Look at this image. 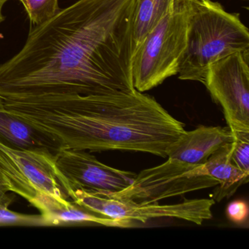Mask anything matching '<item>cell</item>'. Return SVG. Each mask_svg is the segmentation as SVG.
I'll return each instance as SVG.
<instances>
[{"label":"cell","instance_id":"obj_1","mask_svg":"<svg viewBox=\"0 0 249 249\" xmlns=\"http://www.w3.org/2000/svg\"><path fill=\"white\" fill-rule=\"evenodd\" d=\"M136 0H78L36 26L0 65V98L131 92Z\"/></svg>","mask_w":249,"mask_h":249},{"label":"cell","instance_id":"obj_2","mask_svg":"<svg viewBox=\"0 0 249 249\" xmlns=\"http://www.w3.org/2000/svg\"><path fill=\"white\" fill-rule=\"evenodd\" d=\"M5 110L57 136L67 148L148 153L167 158L185 132L155 99L136 89L4 101Z\"/></svg>","mask_w":249,"mask_h":249},{"label":"cell","instance_id":"obj_3","mask_svg":"<svg viewBox=\"0 0 249 249\" xmlns=\"http://www.w3.org/2000/svg\"><path fill=\"white\" fill-rule=\"evenodd\" d=\"M246 50H249V32L240 14L227 12L212 0H190L179 79L203 84L211 64Z\"/></svg>","mask_w":249,"mask_h":249},{"label":"cell","instance_id":"obj_4","mask_svg":"<svg viewBox=\"0 0 249 249\" xmlns=\"http://www.w3.org/2000/svg\"><path fill=\"white\" fill-rule=\"evenodd\" d=\"M190 0H174L132 58L134 88L145 92L176 75L186 46Z\"/></svg>","mask_w":249,"mask_h":249},{"label":"cell","instance_id":"obj_5","mask_svg":"<svg viewBox=\"0 0 249 249\" xmlns=\"http://www.w3.org/2000/svg\"><path fill=\"white\" fill-rule=\"evenodd\" d=\"M56 158L44 151L14 149L0 143V171L11 192L33 205L43 195L71 199L69 184L57 168Z\"/></svg>","mask_w":249,"mask_h":249},{"label":"cell","instance_id":"obj_6","mask_svg":"<svg viewBox=\"0 0 249 249\" xmlns=\"http://www.w3.org/2000/svg\"><path fill=\"white\" fill-rule=\"evenodd\" d=\"M218 184L216 180L205 173L203 164L167 158L160 165L142 170L126 189L109 196L145 205Z\"/></svg>","mask_w":249,"mask_h":249},{"label":"cell","instance_id":"obj_7","mask_svg":"<svg viewBox=\"0 0 249 249\" xmlns=\"http://www.w3.org/2000/svg\"><path fill=\"white\" fill-rule=\"evenodd\" d=\"M70 198L75 203L100 215L118 219L141 221L158 218H174L201 225L212 218L213 199H185L172 205L134 203L109 195L90 193L80 189H71Z\"/></svg>","mask_w":249,"mask_h":249},{"label":"cell","instance_id":"obj_8","mask_svg":"<svg viewBox=\"0 0 249 249\" xmlns=\"http://www.w3.org/2000/svg\"><path fill=\"white\" fill-rule=\"evenodd\" d=\"M203 84L222 107L231 132H249V50L211 64Z\"/></svg>","mask_w":249,"mask_h":249},{"label":"cell","instance_id":"obj_9","mask_svg":"<svg viewBox=\"0 0 249 249\" xmlns=\"http://www.w3.org/2000/svg\"><path fill=\"white\" fill-rule=\"evenodd\" d=\"M56 164L70 190L80 189L97 195L121 192L132 183L137 175L106 165L84 150L65 148L56 156Z\"/></svg>","mask_w":249,"mask_h":249},{"label":"cell","instance_id":"obj_10","mask_svg":"<svg viewBox=\"0 0 249 249\" xmlns=\"http://www.w3.org/2000/svg\"><path fill=\"white\" fill-rule=\"evenodd\" d=\"M0 143L14 149L44 151L56 157L67 148L53 134L5 110L0 98Z\"/></svg>","mask_w":249,"mask_h":249},{"label":"cell","instance_id":"obj_11","mask_svg":"<svg viewBox=\"0 0 249 249\" xmlns=\"http://www.w3.org/2000/svg\"><path fill=\"white\" fill-rule=\"evenodd\" d=\"M234 138L228 126H200L192 131L185 130L169 146L167 158L200 165L221 147L232 142Z\"/></svg>","mask_w":249,"mask_h":249},{"label":"cell","instance_id":"obj_12","mask_svg":"<svg viewBox=\"0 0 249 249\" xmlns=\"http://www.w3.org/2000/svg\"><path fill=\"white\" fill-rule=\"evenodd\" d=\"M35 207L46 218L49 226L76 224H97L106 227L129 228L135 223L100 215L89 211L73 201L59 200L51 196H42Z\"/></svg>","mask_w":249,"mask_h":249},{"label":"cell","instance_id":"obj_13","mask_svg":"<svg viewBox=\"0 0 249 249\" xmlns=\"http://www.w3.org/2000/svg\"><path fill=\"white\" fill-rule=\"evenodd\" d=\"M231 142L217 150L203 164L205 173L218 182L213 193L216 201L231 196L241 185L249 181V173L243 171L231 161Z\"/></svg>","mask_w":249,"mask_h":249},{"label":"cell","instance_id":"obj_14","mask_svg":"<svg viewBox=\"0 0 249 249\" xmlns=\"http://www.w3.org/2000/svg\"><path fill=\"white\" fill-rule=\"evenodd\" d=\"M174 0H136L132 17V52L162 19Z\"/></svg>","mask_w":249,"mask_h":249},{"label":"cell","instance_id":"obj_15","mask_svg":"<svg viewBox=\"0 0 249 249\" xmlns=\"http://www.w3.org/2000/svg\"><path fill=\"white\" fill-rule=\"evenodd\" d=\"M24 5L30 21L40 25L54 17L60 10L59 0H18Z\"/></svg>","mask_w":249,"mask_h":249},{"label":"cell","instance_id":"obj_16","mask_svg":"<svg viewBox=\"0 0 249 249\" xmlns=\"http://www.w3.org/2000/svg\"><path fill=\"white\" fill-rule=\"evenodd\" d=\"M49 226L42 214L27 215L11 211L8 206L0 205V226Z\"/></svg>","mask_w":249,"mask_h":249},{"label":"cell","instance_id":"obj_17","mask_svg":"<svg viewBox=\"0 0 249 249\" xmlns=\"http://www.w3.org/2000/svg\"><path fill=\"white\" fill-rule=\"evenodd\" d=\"M231 160L243 171L249 173V132H233Z\"/></svg>","mask_w":249,"mask_h":249},{"label":"cell","instance_id":"obj_18","mask_svg":"<svg viewBox=\"0 0 249 249\" xmlns=\"http://www.w3.org/2000/svg\"><path fill=\"white\" fill-rule=\"evenodd\" d=\"M227 215L232 222L243 224L247 220L249 207L243 200H234L229 204L227 208Z\"/></svg>","mask_w":249,"mask_h":249},{"label":"cell","instance_id":"obj_19","mask_svg":"<svg viewBox=\"0 0 249 249\" xmlns=\"http://www.w3.org/2000/svg\"><path fill=\"white\" fill-rule=\"evenodd\" d=\"M11 188L8 180L0 171V205L9 207L14 199V195L10 194Z\"/></svg>","mask_w":249,"mask_h":249},{"label":"cell","instance_id":"obj_20","mask_svg":"<svg viewBox=\"0 0 249 249\" xmlns=\"http://www.w3.org/2000/svg\"><path fill=\"white\" fill-rule=\"evenodd\" d=\"M7 1H8V0H0V24L5 19V17L2 15V7H3L4 4H5Z\"/></svg>","mask_w":249,"mask_h":249}]
</instances>
